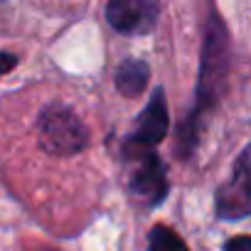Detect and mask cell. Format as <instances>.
Returning <instances> with one entry per match:
<instances>
[{
  "label": "cell",
  "instance_id": "1",
  "mask_svg": "<svg viewBox=\"0 0 251 251\" xmlns=\"http://www.w3.org/2000/svg\"><path fill=\"white\" fill-rule=\"evenodd\" d=\"M229 72V35L224 23L219 20L217 13L209 15L207 20V32H204V47H202V67H200V81H197V103L195 111L187 118V126L180 136L182 143V153H192L195 151V141H197V126L202 121V113L209 111L222 89H224V79Z\"/></svg>",
  "mask_w": 251,
  "mask_h": 251
},
{
  "label": "cell",
  "instance_id": "2",
  "mask_svg": "<svg viewBox=\"0 0 251 251\" xmlns=\"http://www.w3.org/2000/svg\"><path fill=\"white\" fill-rule=\"evenodd\" d=\"M37 136L42 151L52 155H76L89 143V133L79 116L62 103H52L40 113Z\"/></svg>",
  "mask_w": 251,
  "mask_h": 251
},
{
  "label": "cell",
  "instance_id": "3",
  "mask_svg": "<svg viewBox=\"0 0 251 251\" xmlns=\"http://www.w3.org/2000/svg\"><path fill=\"white\" fill-rule=\"evenodd\" d=\"M217 217L241 219L251 214V143L236 158L231 175L217 190Z\"/></svg>",
  "mask_w": 251,
  "mask_h": 251
},
{
  "label": "cell",
  "instance_id": "4",
  "mask_svg": "<svg viewBox=\"0 0 251 251\" xmlns=\"http://www.w3.org/2000/svg\"><path fill=\"white\" fill-rule=\"evenodd\" d=\"M160 15V0H108L106 20L121 35H148Z\"/></svg>",
  "mask_w": 251,
  "mask_h": 251
},
{
  "label": "cell",
  "instance_id": "5",
  "mask_svg": "<svg viewBox=\"0 0 251 251\" xmlns=\"http://www.w3.org/2000/svg\"><path fill=\"white\" fill-rule=\"evenodd\" d=\"M168 131H170V116H168L165 94H163V89H155L151 103L143 108V113L136 121V128L128 136L126 151L133 148V155H138L141 151H151L168 136Z\"/></svg>",
  "mask_w": 251,
  "mask_h": 251
},
{
  "label": "cell",
  "instance_id": "6",
  "mask_svg": "<svg viewBox=\"0 0 251 251\" xmlns=\"http://www.w3.org/2000/svg\"><path fill=\"white\" fill-rule=\"evenodd\" d=\"M131 158L136 160V168L131 175V192L136 195V200H141L151 207L160 204L170 190L163 160L151 151H146L143 155H131Z\"/></svg>",
  "mask_w": 251,
  "mask_h": 251
},
{
  "label": "cell",
  "instance_id": "7",
  "mask_svg": "<svg viewBox=\"0 0 251 251\" xmlns=\"http://www.w3.org/2000/svg\"><path fill=\"white\" fill-rule=\"evenodd\" d=\"M148 76H151V69H148L146 62H141V59H126L116 69V89L123 96L136 99L148 86Z\"/></svg>",
  "mask_w": 251,
  "mask_h": 251
},
{
  "label": "cell",
  "instance_id": "8",
  "mask_svg": "<svg viewBox=\"0 0 251 251\" xmlns=\"http://www.w3.org/2000/svg\"><path fill=\"white\" fill-rule=\"evenodd\" d=\"M148 251H190V249L185 246V241L180 239L177 231L158 224L148 234Z\"/></svg>",
  "mask_w": 251,
  "mask_h": 251
},
{
  "label": "cell",
  "instance_id": "9",
  "mask_svg": "<svg viewBox=\"0 0 251 251\" xmlns=\"http://www.w3.org/2000/svg\"><path fill=\"white\" fill-rule=\"evenodd\" d=\"M224 251H251V236H234L224 244Z\"/></svg>",
  "mask_w": 251,
  "mask_h": 251
},
{
  "label": "cell",
  "instance_id": "10",
  "mask_svg": "<svg viewBox=\"0 0 251 251\" xmlns=\"http://www.w3.org/2000/svg\"><path fill=\"white\" fill-rule=\"evenodd\" d=\"M15 64H18V57H15V54H10V52H0V76L8 74V72H13Z\"/></svg>",
  "mask_w": 251,
  "mask_h": 251
}]
</instances>
